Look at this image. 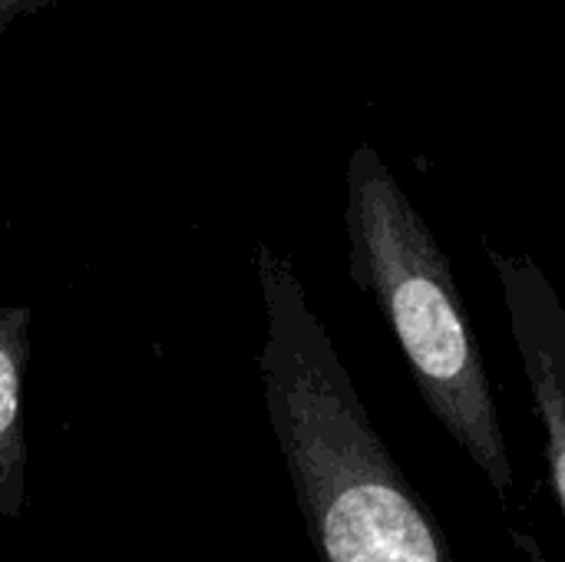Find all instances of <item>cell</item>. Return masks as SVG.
I'll list each match as a JSON object with an SVG mask.
<instances>
[{"mask_svg": "<svg viewBox=\"0 0 565 562\" xmlns=\"http://www.w3.org/2000/svg\"><path fill=\"white\" fill-rule=\"evenodd\" d=\"M265 301V407L321 562H454L374 431L295 265L255 248Z\"/></svg>", "mask_w": 565, "mask_h": 562, "instance_id": "obj_1", "label": "cell"}, {"mask_svg": "<svg viewBox=\"0 0 565 562\" xmlns=\"http://www.w3.org/2000/svg\"><path fill=\"white\" fill-rule=\"evenodd\" d=\"M344 225L351 278L377 301L424 404L497 497L510 500L513 460L450 262L371 142H361L348 162Z\"/></svg>", "mask_w": 565, "mask_h": 562, "instance_id": "obj_2", "label": "cell"}, {"mask_svg": "<svg viewBox=\"0 0 565 562\" xmlns=\"http://www.w3.org/2000/svg\"><path fill=\"white\" fill-rule=\"evenodd\" d=\"M497 268L510 331L523 358L533 407L546 434V464L565 513V301L530 255L487 248Z\"/></svg>", "mask_w": 565, "mask_h": 562, "instance_id": "obj_3", "label": "cell"}, {"mask_svg": "<svg viewBox=\"0 0 565 562\" xmlns=\"http://www.w3.org/2000/svg\"><path fill=\"white\" fill-rule=\"evenodd\" d=\"M30 361V308L0 305V517L17 520L26 503L23 374Z\"/></svg>", "mask_w": 565, "mask_h": 562, "instance_id": "obj_4", "label": "cell"}, {"mask_svg": "<svg viewBox=\"0 0 565 562\" xmlns=\"http://www.w3.org/2000/svg\"><path fill=\"white\" fill-rule=\"evenodd\" d=\"M36 3H43V0H0V23H3V20H10V17H17L20 10L36 7Z\"/></svg>", "mask_w": 565, "mask_h": 562, "instance_id": "obj_5", "label": "cell"}]
</instances>
